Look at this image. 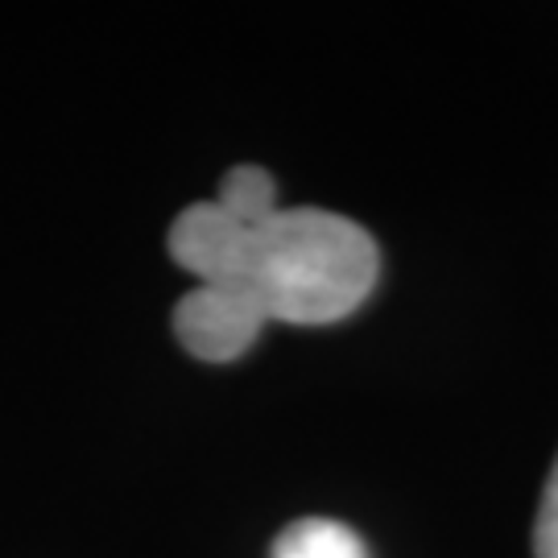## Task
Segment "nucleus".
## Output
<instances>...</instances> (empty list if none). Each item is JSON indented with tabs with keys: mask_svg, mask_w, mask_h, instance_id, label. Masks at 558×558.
<instances>
[{
	"mask_svg": "<svg viewBox=\"0 0 558 558\" xmlns=\"http://www.w3.org/2000/svg\"><path fill=\"white\" fill-rule=\"evenodd\" d=\"M170 257L199 286H232L269 323L294 327L348 319L380 274L377 240L323 207H278L269 220L236 223L216 203H195L170 228Z\"/></svg>",
	"mask_w": 558,
	"mask_h": 558,
	"instance_id": "nucleus-1",
	"label": "nucleus"
},
{
	"mask_svg": "<svg viewBox=\"0 0 558 558\" xmlns=\"http://www.w3.org/2000/svg\"><path fill=\"white\" fill-rule=\"evenodd\" d=\"M265 311L232 286H195L174 306V336L199 360L228 364L257 343Z\"/></svg>",
	"mask_w": 558,
	"mask_h": 558,
	"instance_id": "nucleus-2",
	"label": "nucleus"
},
{
	"mask_svg": "<svg viewBox=\"0 0 558 558\" xmlns=\"http://www.w3.org/2000/svg\"><path fill=\"white\" fill-rule=\"evenodd\" d=\"M274 558H368V546L336 518H302L281 530Z\"/></svg>",
	"mask_w": 558,
	"mask_h": 558,
	"instance_id": "nucleus-3",
	"label": "nucleus"
},
{
	"mask_svg": "<svg viewBox=\"0 0 558 558\" xmlns=\"http://www.w3.org/2000/svg\"><path fill=\"white\" fill-rule=\"evenodd\" d=\"M211 203L236 223H260L278 211V182L260 166H236L223 174L220 195Z\"/></svg>",
	"mask_w": 558,
	"mask_h": 558,
	"instance_id": "nucleus-4",
	"label": "nucleus"
},
{
	"mask_svg": "<svg viewBox=\"0 0 558 558\" xmlns=\"http://www.w3.org/2000/svg\"><path fill=\"white\" fill-rule=\"evenodd\" d=\"M534 558H558V459L542 493L538 525H534Z\"/></svg>",
	"mask_w": 558,
	"mask_h": 558,
	"instance_id": "nucleus-5",
	"label": "nucleus"
}]
</instances>
